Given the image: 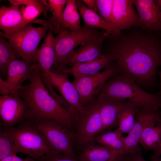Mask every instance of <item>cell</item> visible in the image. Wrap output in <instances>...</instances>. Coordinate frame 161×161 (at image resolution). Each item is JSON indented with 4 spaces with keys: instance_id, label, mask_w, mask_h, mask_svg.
<instances>
[{
    "instance_id": "f546056e",
    "label": "cell",
    "mask_w": 161,
    "mask_h": 161,
    "mask_svg": "<svg viewBox=\"0 0 161 161\" xmlns=\"http://www.w3.org/2000/svg\"><path fill=\"white\" fill-rule=\"evenodd\" d=\"M23 22L25 26L32 22L35 19L42 13L41 10L37 7L33 5H22L20 7Z\"/></svg>"
},
{
    "instance_id": "4dcf8cb0",
    "label": "cell",
    "mask_w": 161,
    "mask_h": 161,
    "mask_svg": "<svg viewBox=\"0 0 161 161\" xmlns=\"http://www.w3.org/2000/svg\"><path fill=\"white\" fill-rule=\"evenodd\" d=\"M11 4L19 5H33L37 7L41 10L42 13L45 17L47 16V11L48 10L47 6L44 4L43 0H9Z\"/></svg>"
},
{
    "instance_id": "8fae6325",
    "label": "cell",
    "mask_w": 161,
    "mask_h": 161,
    "mask_svg": "<svg viewBox=\"0 0 161 161\" xmlns=\"http://www.w3.org/2000/svg\"><path fill=\"white\" fill-rule=\"evenodd\" d=\"M28 108L18 92L0 96V117L4 130L27 120Z\"/></svg>"
},
{
    "instance_id": "ffe728a7",
    "label": "cell",
    "mask_w": 161,
    "mask_h": 161,
    "mask_svg": "<svg viewBox=\"0 0 161 161\" xmlns=\"http://www.w3.org/2000/svg\"><path fill=\"white\" fill-rule=\"evenodd\" d=\"M75 2L78 11L84 22V27L87 29L99 28L104 29L105 37L117 35L99 15L89 9L82 0H76Z\"/></svg>"
},
{
    "instance_id": "277c9868",
    "label": "cell",
    "mask_w": 161,
    "mask_h": 161,
    "mask_svg": "<svg viewBox=\"0 0 161 161\" xmlns=\"http://www.w3.org/2000/svg\"><path fill=\"white\" fill-rule=\"evenodd\" d=\"M4 130L11 137L20 152L37 160L55 151L32 122L25 121Z\"/></svg>"
},
{
    "instance_id": "ba28073f",
    "label": "cell",
    "mask_w": 161,
    "mask_h": 161,
    "mask_svg": "<svg viewBox=\"0 0 161 161\" xmlns=\"http://www.w3.org/2000/svg\"><path fill=\"white\" fill-rule=\"evenodd\" d=\"M76 123L75 137L80 145L94 141L95 137L103 132V126L98 97L94 98L84 106L83 111L78 114Z\"/></svg>"
},
{
    "instance_id": "e0dca14e",
    "label": "cell",
    "mask_w": 161,
    "mask_h": 161,
    "mask_svg": "<svg viewBox=\"0 0 161 161\" xmlns=\"http://www.w3.org/2000/svg\"><path fill=\"white\" fill-rule=\"evenodd\" d=\"M34 69V63L31 61L17 59L10 64L7 70L5 83L9 86L12 94L18 92L22 83L29 78Z\"/></svg>"
},
{
    "instance_id": "e575fe53",
    "label": "cell",
    "mask_w": 161,
    "mask_h": 161,
    "mask_svg": "<svg viewBox=\"0 0 161 161\" xmlns=\"http://www.w3.org/2000/svg\"><path fill=\"white\" fill-rule=\"evenodd\" d=\"M82 1L89 9L96 13L98 12L96 0H82Z\"/></svg>"
},
{
    "instance_id": "44dd1931",
    "label": "cell",
    "mask_w": 161,
    "mask_h": 161,
    "mask_svg": "<svg viewBox=\"0 0 161 161\" xmlns=\"http://www.w3.org/2000/svg\"><path fill=\"white\" fill-rule=\"evenodd\" d=\"M82 150L80 157V161H117L119 155L110 148L89 143Z\"/></svg>"
},
{
    "instance_id": "5bb4252c",
    "label": "cell",
    "mask_w": 161,
    "mask_h": 161,
    "mask_svg": "<svg viewBox=\"0 0 161 161\" xmlns=\"http://www.w3.org/2000/svg\"><path fill=\"white\" fill-rule=\"evenodd\" d=\"M133 6L132 0H113V29L117 35L120 34L122 30L137 27L139 17Z\"/></svg>"
},
{
    "instance_id": "d4e9b609",
    "label": "cell",
    "mask_w": 161,
    "mask_h": 161,
    "mask_svg": "<svg viewBox=\"0 0 161 161\" xmlns=\"http://www.w3.org/2000/svg\"><path fill=\"white\" fill-rule=\"evenodd\" d=\"M161 142V118L154 125L147 127L141 135L140 144L146 151L155 150Z\"/></svg>"
},
{
    "instance_id": "83f0119b",
    "label": "cell",
    "mask_w": 161,
    "mask_h": 161,
    "mask_svg": "<svg viewBox=\"0 0 161 161\" xmlns=\"http://www.w3.org/2000/svg\"><path fill=\"white\" fill-rule=\"evenodd\" d=\"M20 151L10 136L4 131L0 134V160L7 157L16 155Z\"/></svg>"
},
{
    "instance_id": "8d00e7d4",
    "label": "cell",
    "mask_w": 161,
    "mask_h": 161,
    "mask_svg": "<svg viewBox=\"0 0 161 161\" xmlns=\"http://www.w3.org/2000/svg\"><path fill=\"white\" fill-rule=\"evenodd\" d=\"M151 161H161V157L153 154L151 156Z\"/></svg>"
},
{
    "instance_id": "4fadbf2b",
    "label": "cell",
    "mask_w": 161,
    "mask_h": 161,
    "mask_svg": "<svg viewBox=\"0 0 161 161\" xmlns=\"http://www.w3.org/2000/svg\"><path fill=\"white\" fill-rule=\"evenodd\" d=\"M139 14L138 27L147 31L161 30V13L156 0H132Z\"/></svg>"
},
{
    "instance_id": "74e56055",
    "label": "cell",
    "mask_w": 161,
    "mask_h": 161,
    "mask_svg": "<svg viewBox=\"0 0 161 161\" xmlns=\"http://www.w3.org/2000/svg\"><path fill=\"white\" fill-rule=\"evenodd\" d=\"M157 73L159 75L160 80V90L159 95L161 96V71H158Z\"/></svg>"
},
{
    "instance_id": "f1b7e54d",
    "label": "cell",
    "mask_w": 161,
    "mask_h": 161,
    "mask_svg": "<svg viewBox=\"0 0 161 161\" xmlns=\"http://www.w3.org/2000/svg\"><path fill=\"white\" fill-rule=\"evenodd\" d=\"M113 1V0H96V1L98 12L99 13V15L103 20L114 30L112 21Z\"/></svg>"
},
{
    "instance_id": "2e32d148",
    "label": "cell",
    "mask_w": 161,
    "mask_h": 161,
    "mask_svg": "<svg viewBox=\"0 0 161 161\" xmlns=\"http://www.w3.org/2000/svg\"><path fill=\"white\" fill-rule=\"evenodd\" d=\"M117 56L108 53L102 54L101 56L94 60L83 63L76 62L70 64L71 67L62 70L61 72L71 74L75 79L96 74L106 68L112 62L115 60Z\"/></svg>"
},
{
    "instance_id": "7a4b0ae2",
    "label": "cell",
    "mask_w": 161,
    "mask_h": 161,
    "mask_svg": "<svg viewBox=\"0 0 161 161\" xmlns=\"http://www.w3.org/2000/svg\"><path fill=\"white\" fill-rule=\"evenodd\" d=\"M30 83L18 90L20 97L28 108L27 120L35 122L51 119L71 129L76 123L78 115L53 97L45 87L40 78L38 66L34 63L33 72L28 79Z\"/></svg>"
},
{
    "instance_id": "f35d334b",
    "label": "cell",
    "mask_w": 161,
    "mask_h": 161,
    "mask_svg": "<svg viewBox=\"0 0 161 161\" xmlns=\"http://www.w3.org/2000/svg\"><path fill=\"white\" fill-rule=\"evenodd\" d=\"M157 4L161 13V0H155Z\"/></svg>"
},
{
    "instance_id": "9c48e42d",
    "label": "cell",
    "mask_w": 161,
    "mask_h": 161,
    "mask_svg": "<svg viewBox=\"0 0 161 161\" xmlns=\"http://www.w3.org/2000/svg\"><path fill=\"white\" fill-rule=\"evenodd\" d=\"M120 73L116 64H111L103 71L95 74L75 79L72 82L79 94L81 104L85 106L98 94L106 82Z\"/></svg>"
},
{
    "instance_id": "6da1fadb",
    "label": "cell",
    "mask_w": 161,
    "mask_h": 161,
    "mask_svg": "<svg viewBox=\"0 0 161 161\" xmlns=\"http://www.w3.org/2000/svg\"><path fill=\"white\" fill-rule=\"evenodd\" d=\"M112 36L116 40L109 53L117 56L116 63L120 73L130 76L137 84L153 83L161 67V44L158 39L140 31Z\"/></svg>"
},
{
    "instance_id": "3957f363",
    "label": "cell",
    "mask_w": 161,
    "mask_h": 161,
    "mask_svg": "<svg viewBox=\"0 0 161 161\" xmlns=\"http://www.w3.org/2000/svg\"><path fill=\"white\" fill-rule=\"evenodd\" d=\"M118 74L106 82L98 94V97H108L128 99L137 103L141 108L153 107L161 108L160 95L145 92L132 78L126 75Z\"/></svg>"
},
{
    "instance_id": "484cf974",
    "label": "cell",
    "mask_w": 161,
    "mask_h": 161,
    "mask_svg": "<svg viewBox=\"0 0 161 161\" xmlns=\"http://www.w3.org/2000/svg\"><path fill=\"white\" fill-rule=\"evenodd\" d=\"M80 15L75 0H67L63 17L65 28L70 30L71 32L80 30L82 27L80 25Z\"/></svg>"
},
{
    "instance_id": "836d02e7",
    "label": "cell",
    "mask_w": 161,
    "mask_h": 161,
    "mask_svg": "<svg viewBox=\"0 0 161 161\" xmlns=\"http://www.w3.org/2000/svg\"><path fill=\"white\" fill-rule=\"evenodd\" d=\"M0 161H36V160L29 156L26 158L22 159L16 155H15L7 157L0 160Z\"/></svg>"
},
{
    "instance_id": "ac0fdd59",
    "label": "cell",
    "mask_w": 161,
    "mask_h": 161,
    "mask_svg": "<svg viewBox=\"0 0 161 161\" xmlns=\"http://www.w3.org/2000/svg\"><path fill=\"white\" fill-rule=\"evenodd\" d=\"M100 104V114L103 123V131L118 126V116L128 100L108 97H98Z\"/></svg>"
},
{
    "instance_id": "9a60e30c",
    "label": "cell",
    "mask_w": 161,
    "mask_h": 161,
    "mask_svg": "<svg viewBox=\"0 0 161 161\" xmlns=\"http://www.w3.org/2000/svg\"><path fill=\"white\" fill-rule=\"evenodd\" d=\"M105 37L104 33H99L91 40L82 44L78 49L73 50L64 62L63 70L68 64L76 62H85L100 57L102 55V43Z\"/></svg>"
},
{
    "instance_id": "8992f818",
    "label": "cell",
    "mask_w": 161,
    "mask_h": 161,
    "mask_svg": "<svg viewBox=\"0 0 161 161\" xmlns=\"http://www.w3.org/2000/svg\"><path fill=\"white\" fill-rule=\"evenodd\" d=\"M33 122L55 151L74 157L73 143L75 136L70 129L51 119Z\"/></svg>"
},
{
    "instance_id": "7402d4cb",
    "label": "cell",
    "mask_w": 161,
    "mask_h": 161,
    "mask_svg": "<svg viewBox=\"0 0 161 161\" xmlns=\"http://www.w3.org/2000/svg\"><path fill=\"white\" fill-rule=\"evenodd\" d=\"M94 141L110 148L120 157L127 154L125 137L117 129L97 135L95 137Z\"/></svg>"
},
{
    "instance_id": "d590c367",
    "label": "cell",
    "mask_w": 161,
    "mask_h": 161,
    "mask_svg": "<svg viewBox=\"0 0 161 161\" xmlns=\"http://www.w3.org/2000/svg\"><path fill=\"white\" fill-rule=\"evenodd\" d=\"M153 154L158 156L161 155V142L157 148L154 151Z\"/></svg>"
},
{
    "instance_id": "603a6c76",
    "label": "cell",
    "mask_w": 161,
    "mask_h": 161,
    "mask_svg": "<svg viewBox=\"0 0 161 161\" xmlns=\"http://www.w3.org/2000/svg\"><path fill=\"white\" fill-rule=\"evenodd\" d=\"M141 108L137 103L129 100L118 115V130L122 133H128L134 127L136 115Z\"/></svg>"
},
{
    "instance_id": "d6986e66",
    "label": "cell",
    "mask_w": 161,
    "mask_h": 161,
    "mask_svg": "<svg viewBox=\"0 0 161 161\" xmlns=\"http://www.w3.org/2000/svg\"><path fill=\"white\" fill-rule=\"evenodd\" d=\"M19 5L2 6L0 8V28L4 33L1 37L8 35L25 25Z\"/></svg>"
},
{
    "instance_id": "4316f807",
    "label": "cell",
    "mask_w": 161,
    "mask_h": 161,
    "mask_svg": "<svg viewBox=\"0 0 161 161\" xmlns=\"http://www.w3.org/2000/svg\"><path fill=\"white\" fill-rule=\"evenodd\" d=\"M18 59L8 41L0 38V75L2 79L6 77L8 69L10 64Z\"/></svg>"
},
{
    "instance_id": "1f68e13d",
    "label": "cell",
    "mask_w": 161,
    "mask_h": 161,
    "mask_svg": "<svg viewBox=\"0 0 161 161\" xmlns=\"http://www.w3.org/2000/svg\"><path fill=\"white\" fill-rule=\"evenodd\" d=\"M36 161H80L74 157L54 151L47 154Z\"/></svg>"
},
{
    "instance_id": "7c38bea8",
    "label": "cell",
    "mask_w": 161,
    "mask_h": 161,
    "mask_svg": "<svg viewBox=\"0 0 161 161\" xmlns=\"http://www.w3.org/2000/svg\"><path fill=\"white\" fill-rule=\"evenodd\" d=\"M68 74L62 72H50L51 84L59 92L71 109L78 115L83 110L78 93L72 82L68 78Z\"/></svg>"
},
{
    "instance_id": "30bf717a",
    "label": "cell",
    "mask_w": 161,
    "mask_h": 161,
    "mask_svg": "<svg viewBox=\"0 0 161 161\" xmlns=\"http://www.w3.org/2000/svg\"><path fill=\"white\" fill-rule=\"evenodd\" d=\"M157 107H143L137 112L134 125L125 137L127 154L136 155L141 152L139 145L145 129L150 125H155L161 118V112Z\"/></svg>"
},
{
    "instance_id": "5b68a950",
    "label": "cell",
    "mask_w": 161,
    "mask_h": 161,
    "mask_svg": "<svg viewBox=\"0 0 161 161\" xmlns=\"http://www.w3.org/2000/svg\"><path fill=\"white\" fill-rule=\"evenodd\" d=\"M49 27V23L36 27L27 24L1 37L8 39L18 59L34 63L38 45Z\"/></svg>"
},
{
    "instance_id": "60d3db41",
    "label": "cell",
    "mask_w": 161,
    "mask_h": 161,
    "mask_svg": "<svg viewBox=\"0 0 161 161\" xmlns=\"http://www.w3.org/2000/svg\"><path fill=\"white\" fill-rule=\"evenodd\" d=\"M161 44V42H160Z\"/></svg>"
},
{
    "instance_id": "d6a6232c",
    "label": "cell",
    "mask_w": 161,
    "mask_h": 161,
    "mask_svg": "<svg viewBox=\"0 0 161 161\" xmlns=\"http://www.w3.org/2000/svg\"><path fill=\"white\" fill-rule=\"evenodd\" d=\"M123 157L126 161H147L143 157L141 152L132 156L129 154H124Z\"/></svg>"
},
{
    "instance_id": "cb8c5ba5",
    "label": "cell",
    "mask_w": 161,
    "mask_h": 161,
    "mask_svg": "<svg viewBox=\"0 0 161 161\" xmlns=\"http://www.w3.org/2000/svg\"><path fill=\"white\" fill-rule=\"evenodd\" d=\"M52 16L48 23L53 32L58 33L61 30L66 29L63 23V14L67 0H43Z\"/></svg>"
},
{
    "instance_id": "ab89813d",
    "label": "cell",
    "mask_w": 161,
    "mask_h": 161,
    "mask_svg": "<svg viewBox=\"0 0 161 161\" xmlns=\"http://www.w3.org/2000/svg\"><path fill=\"white\" fill-rule=\"evenodd\" d=\"M117 161H126L123 157V155L120 156Z\"/></svg>"
},
{
    "instance_id": "52a82bcc",
    "label": "cell",
    "mask_w": 161,
    "mask_h": 161,
    "mask_svg": "<svg viewBox=\"0 0 161 161\" xmlns=\"http://www.w3.org/2000/svg\"><path fill=\"white\" fill-rule=\"evenodd\" d=\"M99 33L95 29L84 27L74 32L66 29L60 30L55 38V58L51 70L55 72H61L64 62L75 48L91 40Z\"/></svg>"
}]
</instances>
